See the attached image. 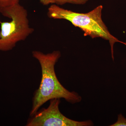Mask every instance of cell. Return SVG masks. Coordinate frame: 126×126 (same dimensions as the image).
I'll return each mask as SVG.
<instances>
[{"instance_id":"6da1fadb","label":"cell","mask_w":126,"mask_h":126,"mask_svg":"<svg viewBox=\"0 0 126 126\" xmlns=\"http://www.w3.org/2000/svg\"><path fill=\"white\" fill-rule=\"evenodd\" d=\"M32 55L39 61L41 67L42 77L40 85L33 97L30 115L33 116L44 104L54 98H64L72 104L79 103L82 97L77 93L70 92L63 87L56 77L55 65L61 56L60 52L54 51L45 54L35 50Z\"/></svg>"},{"instance_id":"7a4b0ae2","label":"cell","mask_w":126,"mask_h":126,"mask_svg":"<svg viewBox=\"0 0 126 126\" xmlns=\"http://www.w3.org/2000/svg\"><path fill=\"white\" fill-rule=\"evenodd\" d=\"M103 9L102 5H100L88 13H79L63 9L54 4L48 8L47 16L51 19L68 21L75 27L81 29L84 36H89L93 39L102 38L108 41L113 60L114 44L119 42L124 44V43L110 33L102 19Z\"/></svg>"},{"instance_id":"3957f363","label":"cell","mask_w":126,"mask_h":126,"mask_svg":"<svg viewBox=\"0 0 126 126\" xmlns=\"http://www.w3.org/2000/svg\"><path fill=\"white\" fill-rule=\"evenodd\" d=\"M0 12L11 19L0 23V51L7 52L25 40L34 30L30 26L27 10L19 3L0 9Z\"/></svg>"},{"instance_id":"277c9868","label":"cell","mask_w":126,"mask_h":126,"mask_svg":"<svg viewBox=\"0 0 126 126\" xmlns=\"http://www.w3.org/2000/svg\"><path fill=\"white\" fill-rule=\"evenodd\" d=\"M60 99L50 100L47 108L38 111L28 120L27 126H93L91 120L79 122L69 119L62 114L59 109Z\"/></svg>"},{"instance_id":"5b68a950","label":"cell","mask_w":126,"mask_h":126,"mask_svg":"<svg viewBox=\"0 0 126 126\" xmlns=\"http://www.w3.org/2000/svg\"><path fill=\"white\" fill-rule=\"evenodd\" d=\"M89 0H55V4L58 5H62L66 4L76 5H84Z\"/></svg>"},{"instance_id":"8992f818","label":"cell","mask_w":126,"mask_h":126,"mask_svg":"<svg viewBox=\"0 0 126 126\" xmlns=\"http://www.w3.org/2000/svg\"><path fill=\"white\" fill-rule=\"evenodd\" d=\"M20 0H0V9L19 3Z\"/></svg>"},{"instance_id":"52a82bcc","label":"cell","mask_w":126,"mask_h":126,"mask_svg":"<svg viewBox=\"0 0 126 126\" xmlns=\"http://www.w3.org/2000/svg\"><path fill=\"white\" fill-rule=\"evenodd\" d=\"M110 126H126V118L120 113L118 116L117 121Z\"/></svg>"},{"instance_id":"ba28073f","label":"cell","mask_w":126,"mask_h":126,"mask_svg":"<svg viewBox=\"0 0 126 126\" xmlns=\"http://www.w3.org/2000/svg\"><path fill=\"white\" fill-rule=\"evenodd\" d=\"M41 4L44 5H48L55 4V0H39Z\"/></svg>"},{"instance_id":"9c48e42d","label":"cell","mask_w":126,"mask_h":126,"mask_svg":"<svg viewBox=\"0 0 126 126\" xmlns=\"http://www.w3.org/2000/svg\"><path fill=\"white\" fill-rule=\"evenodd\" d=\"M124 44L126 46V43H124Z\"/></svg>"}]
</instances>
